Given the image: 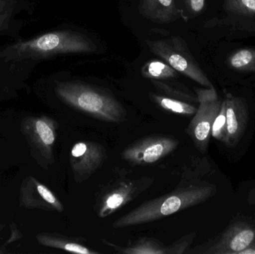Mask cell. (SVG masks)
Segmentation results:
<instances>
[{
    "instance_id": "14",
    "label": "cell",
    "mask_w": 255,
    "mask_h": 254,
    "mask_svg": "<svg viewBox=\"0 0 255 254\" xmlns=\"http://www.w3.org/2000/svg\"><path fill=\"white\" fill-rule=\"evenodd\" d=\"M151 101L165 111L184 116H193L197 110L196 104L169 98L159 94H150Z\"/></svg>"
},
{
    "instance_id": "12",
    "label": "cell",
    "mask_w": 255,
    "mask_h": 254,
    "mask_svg": "<svg viewBox=\"0 0 255 254\" xmlns=\"http://www.w3.org/2000/svg\"><path fill=\"white\" fill-rule=\"evenodd\" d=\"M223 9L226 14L223 26L255 25V0H224Z\"/></svg>"
},
{
    "instance_id": "13",
    "label": "cell",
    "mask_w": 255,
    "mask_h": 254,
    "mask_svg": "<svg viewBox=\"0 0 255 254\" xmlns=\"http://www.w3.org/2000/svg\"><path fill=\"white\" fill-rule=\"evenodd\" d=\"M139 13L157 22H170L178 19L179 10L175 0H139Z\"/></svg>"
},
{
    "instance_id": "23",
    "label": "cell",
    "mask_w": 255,
    "mask_h": 254,
    "mask_svg": "<svg viewBox=\"0 0 255 254\" xmlns=\"http://www.w3.org/2000/svg\"><path fill=\"white\" fill-rule=\"evenodd\" d=\"M205 0H190V7L195 13L202 11L205 6Z\"/></svg>"
},
{
    "instance_id": "24",
    "label": "cell",
    "mask_w": 255,
    "mask_h": 254,
    "mask_svg": "<svg viewBox=\"0 0 255 254\" xmlns=\"http://www.w3.org/2000/svg\"><path fill=\"white\" fill-rule=\"evenodd\" d=\"M241 254H255V243L250 246L248 249L241 252Z\"/></svg>"
},
{
    "instance_id": "15",
    "label": "cell",
    "mask_w": 255,
    "mask_h": 254,
    "mask_svg": "<svg viewBox=\"0 0 255 254\" xmlns=\"http://www.w3.org/2000/svg\"><path fill=\"white\" fill-rule=\"evenodd\" d=\"M151 83L156 89L165 96L191 104H196L199 103L196 94L195 95L187 86L181 84L169 83L159 80H151Z\"/></svg>"
},
{
    "instance_id": "19",
    "label": "cell",
    "mask_w": 255,
    "mask_h": 254,
    "mask_svg": "<svg viewBox=\"0 0 255 254\" xmlns=\"http://www.w3.org/2000/svg\"><path fill=\"white\" fill-rule=\"evenodd\" d=\"M142 75L151 80L163 81L176 77L177 71L166 63L151 61L142 67Z\"/></svg>"
},
{
    "instance_id": "6",
    "label": "cell",
    "mask_w": 255,
    "mask_h": 254,
    "mask_svg": "<svg viewBox=\"0 0 255 254\" xmlns=\"http://www.w3.org/2000/svg\"><path fill=\"white\" fill-rule=\"evenodd\" d=\"M197 110L193 115L185 131L196 149L205 153L208 149L213 124L220 113L223 98H220L215 88H196Z\"/></svg>"
},
{
    "instance_id": "4",
    "label": "cell",
    "mask_w": 255,
    "mask_h": 254,
    "mask_svg": "<svg viewBox=\"0 0 255 254\" xmlns=\"http://www.w3.org/2000/svg\"><path fill=\"white\" fill-rule=\"evenodd\" d=\"M154 181L149 176L130 178L122 177L105 185L96 196L94 210L105 219L125 207L147 190Z\"/></svg>"
},
{
    "instance_id": "8",
    "label": "cell",
    "mask_w": 255,
    "mask_h": 254,
    "mask_svg": "<svg viewBox=\"0 0 255 254\" xmlns=\"http://www.w3.org/2000/svg\"><path fill=\"white\" fill-rule=\"evenodd\" d=\"M179 143V140L172 136L153 134L130 143L121 155L131 166H151L170 155Z\"/></svg>"
},
{
    "instance_id": "3",
    "label": "cell",
    "mask_w": 255,
    "mask_h": 254,
    "mask_svg": "<svg viewBox=\"0 0 255 254\" xmlns=\"http://www.w3.org/2000/svg\"><path fill=\"white\" fill-rule=\"evenodd\" d=\"M57 94L69 105L92 117L112 123L127 120V112L112 94L80 82H61Z\"/></svg>"
},
{
    "instance_id": "22",
    "label": "cell",
    "mask_w": 255,
    "mask_h": 254,
    "mask_svg": "<svg viewBox=\"0 0 255 254\" xmlns=\"http://www.w3.org/2000/svg\"><path fill=\"white\" fill-rule=\"evenodd\" d=\"M37 189L40 196L43 198V199L46 202L50 204L52 207H54L58 211L62 212L64 210V207H63L61 203L57 199L56 197L46 186L42 184H37Z\"/></svg>"
},
{
    "instance_id": "20",
    "label": "cell",
    "mask_w": 255,
    "mask_h": 254,
    "mask_svg": "<svg viewBox=\"0 0 255 254\" xmlns=\"http://www.w3.org/2000/svg\"><path fill=\"white\" fill-rule=\"evenodd\" d=\"M227 132V123H226V102L223 98V104L220 113L217 115L213 124L211 130V136L218 141L225 143Z\"/></svg>"
},
{
    "instance_id": "21",
    "label": "cell",
    "mask_w": 255,
    "mask_h": 254,
    "mask_svg": "<svg viewBox=\"0 0 255 254\" xmlns=\"http://www.w3.org/2000/svg\"><path fill=\"white\" fill-rule=\"evenodd\" d=\"M16 0H0V31H4L11 19Z\"/></svg>"
},
{
    "instance_id": "7",
    "label": "cell",
    "mask_w": 255,
    "mask_h": 254,
    "mask_svg": "<svg viewBox=\"0 0 255 254\" xmlns=\"http://www.w3.org/2000/svg\"><path fill=\"white\" fill-rule=\"evenodd\" d=\"M255 243V225L237 220L214 240L196 246L186 254H241Z\"/></svg>"
},
{
    "instance_id": "25",
    "label": "cell",
    "mask_w": 255,
    "mask_h": 254,
    "mask_svg": "<svg viewBox=\"0 0 255 254\" xmlns=\"http://www.w3.org/2000/svg\"><path fill=\"white\" fill-rule=\"evenodd\" d=\"M253 192H254V194L251 195V201H251L253 204H255V190Z\"/></svg>"
},
{
    "instance_id": "1",
    "label": "cell",
    "mask_w": 255,
    "mask_h": 254,
    "mask_svg": "<svg viewBox=\"0 0 255 254\" xmlns=\"http://www.w3.org/2000/svg\"><path fill=\"white\" fill-rule=\"evenodd\" d=\"M217 187L211 184L182 182L169 193L148 200L112 224L115 229L150 223L205 202L214 196Z\"/></svg>"
},
{
    "instance_id": "9",
    "label": "cell",
    "mask_w": 255,
    "mask_h": 254,
    "mask_svg": "<svg viewBox=\"0 0 255 254\" xmlns=\"http://www.w3.org/2000/svg\"><path fill=\"white\" fill-rule=\"evenodd\" d=\"M106 148L93 141H80L70 152V166L76 183L88 180L107 160Z\"/></svg>"
},
{
    "instance_id": "18",
    "label": "cell",
    "mask_w": 255,
    "mask_h": 254,
    "mask_svg": "<svg viewBox=\"0 0 255 254\" xmlns=\"http://www.w3.org/2000/svg\"><path fill=\"white\" fill-rule=\"evenodd\" d=\"M35 128L40 144L43 146L48 158H50L52 148L56 138L55 123L49 119H37L35 122Z\"/></svg>"
},
{
    "instance_id": "2",
    "label": "cell",
    "mask_w": 255,
    "mask_h": 254,
    "mask_svg": "<svg viewBox=\"0 0 255 254\" xmlns=\"http://www.w3.org/2000/svg\"><path fill=\"white\" fill-rule=\"evenodd\" d=\"M97 45L87 36L72 31H55L15 43L3 49L0 56L8 61L40 59L64 54L93 53Z\"/></svg>"
},
{
    "instance_id": "11",
    "label": "cell",
    "mask_w": 255,
    "mask_h": 254,
    "mask_svg": "<svg viewBox=\"0 0 255 254\" xmlns=\"http://www.w3.org/2000/svg\"><path fill=\"white\" fill-rule=\"evenodd\" d=\"M226 107V132L225 144L228 147L236 146L242 138L247 129L249 121V110L247 101L231 93L224 98Z\"/></svg>"
},
{
    "instance_id": "16",
    "label": "cell",
    "mask_w": 255,
    "mask_h": 254,
    "mask_svg": "<svg viewBox=\"0 0 255 254\" xmlns=\"http://www.w3.org/2000/svg\"><path fill=\"white\" fill-rule=\"evenodd\" d=\"M43 243L46 246H52L56 249H62L66 252L73 254H99L100 252L93 250L82 244V238H64L58 236L46 237Z\"/></svg>"
},
{
    "instance_id": "10",
    "label": "cell",
    "mask_w": 255,
    "mask_h": 254,
    "mask_svg": "<svg viewBox=\"0 0 255 254\" xmlns=\"http://www.w3.org/2000/svg\"><path fill=\"white\" fill-rule=\"evenodd\" d=\"M196 233L192 232L181 237L169 246H166L162 242L150 237H142L127 247H121L106 240H102L103 245L111 248L118 254H183L187 253Z\"/></svg>"
},
{
    "instance_id": "17",
    "label": "cell",
    "mask_w": 255,
    "mask_h": 254,
    "mask_svg": "<svg viewBox=\"0 0 255 254\" xmlns=\"http://www.w3.org/2000/svg\"><path fill=\"white\" fill-rule=\"evenodd\" d=\"M228 64L240 73H255V49L244 48L235 51L229 56Z\"/></svg>"
},
{
    "instance_id": "5",
    "label": "cell",
    "mask_w": 255,
    "mask_h": 254,
    "mask_svg": "<svg viewBox=\"0 0 255 254\" xmlns=\"http://www.w3.org/2000/svg\"><path fill=\"white\" fill-rule=\"evenodd\" d=\"M150 50L166 61L178 73L190 78L205 88L214 87L189 52L184 42L178 37L166 40H147Z\"/></svg>"
}]
</instances>
